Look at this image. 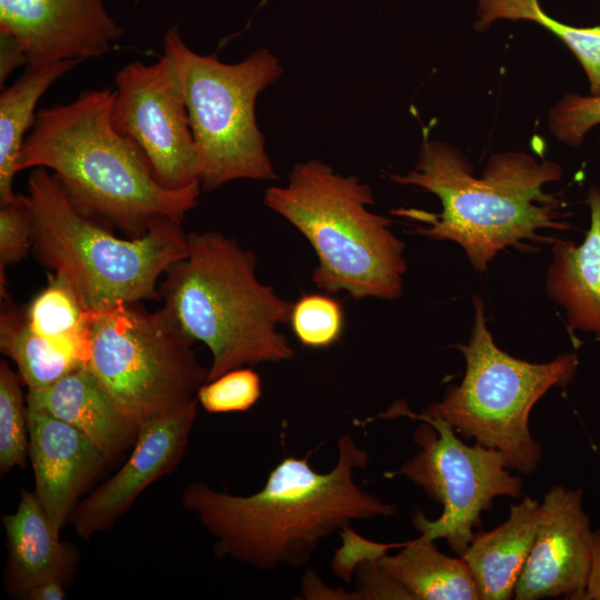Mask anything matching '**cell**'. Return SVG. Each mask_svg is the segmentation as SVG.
Here are the masks:
<instances>
[{"label":"cell","instance_id":"1","mask_svg":"<svg viewBox=\"0 0 600 600\" xmlns=\"http://www.w3.org/2000/svg\"><path fill=\"white\" fill-rule=\"evenodd\" d=\"M303 458L286 457L250 496L217 491L194 482L182 492L191 511L213 539V552L258 570L306 564L319 543L353 521L391 517L397 506L363 491L354 474L369 463L368 452L344 433L329 472Z\"/></svg>","mask_w":600,"mask_h":600},{"label":"cell","instance_id":"2","mask_svg":"<svg viewBox=\"0 0 600 600\" xmlns=\"http://www.w3.org/2000/svg\"><path fill=\"white\" fill-rule=\"evenodd\" d=\"M562 177V167L532 156L508 151L492 154L481 177L456 147L423 138L418 160L406 174H389L402 186L436 194L440 213L399 209L392 213L421 224L414 231L433 240L458 243L472 267L484 272L508 247L524 250L531 243L553 242L542 229L567 230L564 201L543 187Z\"/></svg>","mask_w":600,"mask_h":600},{"label":"cell","instance_id":"3","mask_svg":"<svg viewBox=\"0 0 600 600\" xmlns=\"http://www.w3.org/2000/svg\"><path fill=\"white\" fill-rule=\"evenodd\" d=\"M114 90L82 91L74 100L40 109L27 134L18 171L44 168L82 214L143 236L159 219L182 222L201 186L170 190L160 184L141 149L111 121Z\"/></svg>","mask_w":600,"mask_h":600},{"label":"cell","instance_id":"4","mask_svg":"<svg viewBox=\"0 0 600 600\" xmlns=\"http://www.w3.org/2000/svg\"><path fill=\"white\" fill-rule=\"evenodd\" d=\"M163 309L211 354L208 381L246 366L282 362L296 356L278 330L289 322L292 302L257 277V260L218 231L188 233L187 256L159 284Z\"/></svg>","mask_w":600,"mask_h":600},{"label":"cell","instance_id":"5","mask_svg":"<svg viewBox=\"0 0 600 600\" xmlns=\"http://www.w3.org/2000/svg\"><path fill=\"white\" fill-rule=\"evenodd\" d=\"M27 191L36 257L67 280L87 311L160 299L159 279L187 256L180 221L159 219L143 236L122 239L78 211L44 168L32 171Z\"/></svg>","mask_w":600,"mask_h":600},{"label":"cell","instance_id":"6","mask_svg":"<svg viewBox=\"0 0 600 600\" xmlns=\"http://www.w3.org/2000/svg\"><path fill=\"white\" fill-rule=\"evenodd\" d=\"M264 203L313 248L318 266L312 280L319 289L356 299L402 294L404 243L390 219L369 210L374 198L368 183L310 160L296 164L286 184L269 187Z\"/></svg>","mask_w":600,"mask_h":600},{"label":"cell","instance_id":"7","mask_svg":"<svg viewBox=\"0 0 600 600\" xmlns=\"http://www.w3.org/2000/svg\"><path fill=\"white\" fill-rule=\"evenodd\" d=\"M473 304L469 341L456 346L466 359L464 377L423 412L442 418L457 433L498 450L509 469L532 473L542 449L530 432V413L552 387L569 384L577 372L578 357L564 353L544 363L514 358L494 343L481 297H474Z\"/></svg>","mask_w":600,"mask_h":600},{"label":"cell","instance_id":"8","mask_svg":"<svg viewBox=\"0 0 600 600\" xmlns=\"http://www.w3.org/2000/svg\"><path fill=\"white\" fill-rule=\"evenodd\" d=\"M163 53L178 71L202 157L201 189L213 191L241 179H277L257 123L256 101L280 78L278 58L259 49L238 63H224L191 50L177 26L164 34Z\"/></svg>","mask_w":600,"mask_h":600},{"label":"cell","instance_id":"9","mask_svg":"<svg viewBox=\"0 0 600 600\" xmlns=\"http://www.w3.org/2000/svg\"><path fill=\"white\" fill-rule=\"evenodd\" d=\"M87 313L84 366L138 428L198 400L209 368L163 308L149 312L138 302Z\"/></svg>","mask_w":600,"mask_h":600},{"label":"cell","instance_id":"10","mask_svg":"<svg viewBox=\"0 0 600 600\" xmlns=\"http://www.w3.org/2000/svg\"><path fill=\"white\" fill-rule=\"evenodd\" d=\"M383 418L398 416L421 421L413 434L418 452L402 467L387 472L386 478L406 477L442 506L434 520L417 511L413 526L420 537L436 541L444 539L450 549L462 556L481 524V513L492 508L497 497L518 498L522 479L508 471L504 457L480 443L468 446L454 428L440 417L413 413L397 402Z\"/></svg>","mask_w":600,"mask_h":600},{"label":"cell","instance_id":"11","mask_svg":"<svg viewBox=\"0 0 600 600\" xmlns=\"http://www.w3.org/2000/svg\"><path fill=\"white\" fill-rule=\"evenodd\" d=\"M111 121L144 153L167 189L201 186L202 157L194 140L181 81L172 60L133 61L114 78Z\"/></svg>","mask_w":600,"mask_h":600},{"label":"cell","instance_id":"12","mask_svg":"<svg viewBox=\"0 0 600 600\" xmlns=\"http://www.w3.org/2000/svg\"><path fill=\"white\" fill-rule=\"evenodd\" d=\"M592 544L593 532L582 509V490L552 487L540 503L534 542L516 582L513 598L583 600Z\"/></svg>","mask_w":600,"mask_h":600},{"label":"cell","instance_id":"13","mask_svg":"<svg viewBox=\"0 0 600 600\" xmlns=\"http://www.w3.org/2000/svg\"><path fill=\"white\" fill-rule=\"evenodd\" d=\"M0 33L13 37L28 66L101 57L124 34L106 0H0Z\"/></svg>","mask_w":600,"mask_h":600},{"label":"cell","instance_id":"14","mask_svg":"<svg viewBox=\"0 0 600 600\" xmlns=\"http://www.w3.org/2000/svg\"><path fill=\"white\" fill-rule=\"evenodd\" d=\"M198 403L196 400L139 427L127 462L76 506L70 522L77 536L89 540L111 528L150 484L176 469L184 454Z\"/></svg>","mask_w":600,"mask_h":600},{"label":"cell","instance_id":"15","mask_svg":"<svg viewBox=\"0 0 600 600\" xmlns=\"http://www.w3.org/2000/svg\"><path fill=\"white\" fill-rule=\"evenodd\" d=\"M28 430L34 493L60 536L79 497L109 458L81 431L47 413L28 409Z\"/></svg>","mask_w":600,"mask_h":600},{"label":"cell","instance_id":"16","mask_svg":"<svg viewBox=\"0 0 600 600\" xmlns=\"http://www.w3.org/2000/svg\"><path fill=\"white\" fill-rule=\"evenodd\" d=\"M27 407L81 431L110 459L136 441L138 427L116 406L92 372L80 366L41 390H28Z\"/></svg>","mask_w":600,"mask_h":600},{"label":"cell","instance_id":"17","mask_svg":"<svg viewBox=\"0 0 600 600\" xmlns=\"http://www.w3.org/2000/svg\"><path fill=\"white\" fill-rule=\"evenodd\" d=\"M590 228L583 242L557 239L548 267L546 291L566 311L572 339L576 331L596 336L600 346V188L591 186L587 196Z\"/></svg>","mask_w":600,"mask_h":600},{"label":"cell","instance_id":"18","mask_svg":"<svg viewBox=\"0 0 600 600\" xmlns=\"http://www.w3.org/2000/svg\"><path fill=\"white\" fill-rule=\"evenodd\" d=\"M7 537L6 582L23 598L33 586L49 580L68 583L76 566L74 552L60 541L36 493L21 490L17 510L2 516Z\"/></svg>","mask_w":600,"mask_h":600},{"label":"cell","instance_id":"19","mask_svg":"<svg viewBox=\"0 0 600 600\" xmlns=\"http://www.w3.org/2000/svg\"><path fill=\"white\" fill-rule=\"evenodd\" d=\"M540 503L524 498L512 504L509 518L487 532L474 533L461 556L474 579L480 600H507L534 542Z\"/></svg>","mask_w":600,"mask_h":600},{"label":"cell","instance_id":"20","mask_svg":"<svg viewBox=\"0 0 600 600\" xmlns=\"http://www.w3.org/2000/svg\"><path fill=\"white\" fill-rule=\"evenodd\" d=\"M394 554L372 560L376 569L397 583L408 600H480L466 560L443 554L434 541L418 537Z\"/></svg>","mask_w":600,"mask_h":600},{"label":"cell","instance_id":"21","mask_svg":"<svg viewBox=\"0 0 600 600\" xmlns=\"http://www.w3.org/2000/svg\"><path fill=\"white\" fill-rule=\"evenodd\" d=\"M80 61L64 60L28 66L13 84L0 93V204L16 203L20 194L13 191L18 160L36 119V107L44 92Z\"/></svg>","mask_w":600,"mask_h":600},{"label":"cell","instance_id":"22","mask_svg":"<svg viewBox=\"0 0 600 600\" xmlns=\"http://www.w3.org/2000/svg\"><path fill=\"white\" fill-rule=\"evenodd\" d=\"M0 349L16 363L28 390L44 389L82 366L34 332L26 311L14 307L10 299L1 300Z\"/></svg>","mask_w":600,"mask_h":600},{"label":"cell","instance_id":"23","mask_svg":"<svg viewBox=\"0 0 600 600\" xmlns=\"http://www.w3.org/2000/svg\"><path fill=\"white\" fill-rule=\"evenodd\" d=\"M34 332L82 364L89 356L88 313L64 278L52 272L26 310Z\"/></svg>","mask_w":600,"mask_h":600},{"label":"cell","instance_id":"24","mask_svg":"<svg viewBox=\"0 0 600 600\" xmlns=\"http://www.w3.org/2000/svg\"><path fill=\"white\" fill-rule=\"evenodd\" d=\"M503 19L531 21L553 33L580 62L589 81L590 94H600V26L563 23L544 12L539 0H478V31H484Z\"/></svg>","mask_w":600,"mask_h":600},{"label":"cell","instance_id":"25","mask_svg":"<svg viewBox=\"0 0 600 600\" xmlns=\"http://www.w3.org/2000/svg\"><path fill=\"white\" fill-rule=\"evenodd\" d=\"M20 376L0 362V472L24 468L29 456L28 407Z\"/></svg>","mask_w":600,"mask_h":600},{"label":"cell","instance_id":"26","mask_svg":"<svg viewBox=\"0 0 600 600\" xmlns=\"http://www.w3.org/2000/svg\"><path fill=\"white\" fill-rule=\"evenodd\" d=\"M289 323L303 347L323 349L341 338L344 310L338 299L328 294H303L292 303Z\"/></svg>","mask_w":600,"mask_h":600},{"label":"cell","instance_id":"27","mask_svg":"<svg viewBox=\"0 0 600 600\" xmlns=\"http://www.w3.org/2000/svg\"><path fill=\"white\" fill-rule=\"evenodd\" d=\"M261 397V380L251 368L230 370L206 382L197 399L209 413L247 411Z\"/></svg>","mask_w":600,"mask_h":600},{"label":"cell","instance_id":"28","mask_svg":"<svg viewBox=\"0 0 600 600\" xmlns=\"http://www.w3.org/2000/svg\"><path fill=\"white\" fill-rule=\"evenodd\" d=\"M600 124V94L567 93L549 111L552 134L570 147H580L587 133Z\"/></svg>","mask_w":600,"mask_h":600},{"label":"cell","instance_id":"29","mask_svg":"<svg viewBox=\"0 0 600 600\" xmlns=\"http://www.w3.org/2000/svg\"><path fill=\"white\" fill-rule=\"evenodd\" d=\"M33 218L31 210L22 199L16 203L1 206L0 209V294L1 300L9 299L7 292L6 269L20 262L32 248Z\"/></svg>","mask_w":600,"mask_h":600},{"label":"cell","instance_id":"30","mask_svg":"<svg viewBox=\"0 0 600 600\" xmlns=\"http://www.w3.org/2000/svg\"><path fill=\"white\" fill-rule=\"evenodd\" d=\"M28 64V58L20 43L11 36L0 33V84L20 66Z\"/></svg>","mask_w":600,"mask_h":600},{"label":"cell","instance_id":"31","mask_svg":"<svg viewBox=\"0 0 600 600\" xmlns=\"http://www.w3.org/2000/svg\"><path fill=\"white\" fill-rule=\"evenodd\" d=\"M583 600H600V530L593 532L591 569Z\"/></svg>","mask_w":600,"mask_h":600},{"label":"cell","instance_id":"32","mask_svg":"<svg viewBox=\"0 0 600 600\" xmlns=\"http://www.w3.org/2000/svg\"><path fill=\"white\" fill-rule=\"evenodd\" d=\"M64 583L57 580H49L33 586L29 589L23 599L28 600H62L66 598Z\"/></svg>","mask_w":600,"mask_h":600}]
</instances>
